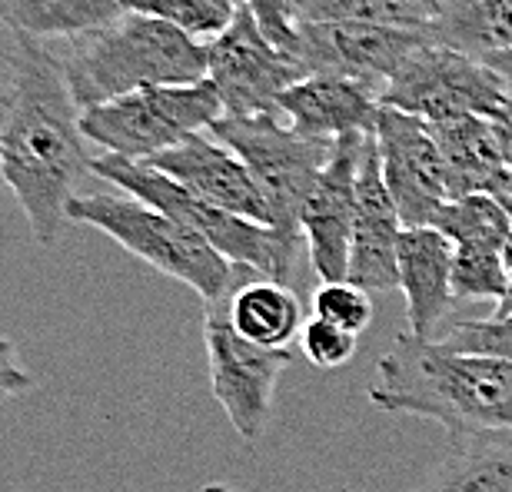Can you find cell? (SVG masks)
<instances>
[{
	"instance_id": "obj_14",
	"label": "cell",
	"mask_w": 512,
	"mask_h": 492,
	"mask_svg": "<svg viewBox=\"0 0 512 492\" xmlns=\"http://www.w3.org/2000/svg\"><path fill=\"white\" fill-rule=\"evenodd\" d=\"M147 163L160 173H167L170 180H177L180 187L197 193L200 200L213 203V207L273 227V210L266 203L263 190L256 187L250 167L243 163L237 150H230L210 130L190 133L183 143L157 153Z\"/></svg>"
},
{
	"instance_id": "obj_24",
	"label": "cell",
	"mask_w": 512,
	"mask_h": 492,
	"mask_svg": "<svg viewBox=\"0 0 512 492\" xmlns=\"http://www.w3.org/2000/svg\"><path fill=\"white\" fill-rule=\"evenodd\" d=\"M303 20H350V24L419 30L433 37L436 14L413 0H306Z\"/></svg>"
},
{
	"instance_id": "obj_1",
	"label": "cell",
	"mask_w": 512,
	"mask_h": 492,
	"mask_svg": "<svg viewBox=\"0 0 512 492\" xmlns=\"http://www.w3.org/2000/svg\"><path fill=\"white\" fill-rule=\"evenodd\" d=\"M80 114L60 60L40 40L14 34L10 84L0 100V177L44 250L64 237L70 203L94 163Z\"/></svg>"
},
{
	"instance_id": "obj_6",
	"label": "cell",
	"mask_w": 512,
	"mask_h": 492,
	"mask_svg": "<svg viewBox=\"0 0 512 492\" xmlns=\"http://www.w3.org/2000/svg\"><path fill=\"white\" fill-rule=\"evenodd\" d=\"M210 133L237 150L250 167L256 187L273 210V227L296 243H303L300 217L323 167L333 157L336 140L303 137L280 114L227 117L210 123Z\"/></svg>"
},
{
	"instance_id": "obj_16",
	"label": "cell",
	"mask_w": 512,
	"mask_h": 492,
	"mask_svg": "<svg viewBox=\"0 0 512 492\" xmlns=\"http://www.w3.org/2000/svg\"><path fill=\"white\" fill-rule=\"evenodd\" d=\"M380 110V90L340 74H306L280 97V117H286L296 133L320 140L373 133Z\"/></svg>"
},
{
	"instance_id": "obj_20",
	"label": "cell",
	"mask_w": 512,
	"mask_h": 492,
	"mask_svg": "<svg viewBox=\"0 0 512 492\" xmlns=\"http://www.w3.org/2000/svg\"><path fill=\"white\" fill-rule=\"evenodd\" d=\"M124 14V0H0V24L34 40H77Z\"/></svg>"
},
{
	"instance_id": "obj_5",
	"label": "cell",
	"mask_w": 512,
	"mask_h": 492,
	"mask_svg": "<svg viewBox=\"0 0 512 492\" xmlns=\"http://www.w3.org/2000/svg\"><path fill=\"white\" fill-rule=\"evenodd\" d=\"M90 173H97L110 187L133 193V197L167 210L170 217L190 223V227L200 230L233 266H243V270H250L256 276L283 280L293 286L296 256H300L303 243L283 237L276 227L243 220L237 213L213 207V203L200 200L197 193L180 187L177 180H170L167 173L150 167L147 160H124V157H117V153H100V157H94V163H90Z\"/></svg>"
},
{
	"instance_id": "obj_10",
	"label": "cell",
	"mask_w": 512,
	"mask_h": 492,
	"mask_svg": "<svg viewBox=\"0 0 512 492\" xmlns=\"http://www.w3.org/2000/svg\"><path fill=\"white\" fill-rule=\"evenodd\" d=\"M303 77L300 60L263 37L247 4L207 44V80L217 87L227 117L280 114V97Z\"/></svg>"
},
{
	"instance_id": "obj_22",
	"label": "cell",
	"mask_w": 512,
	"mask_h": 492,
	"mask_svg": "<svg viewBox=\"0 0 512 492\" xmlns=\"http://www.w3.org/2000/svg\"><path fill=\"white\" fill-rule=\"evenodd\" d=\"M340 492L356 489L340 486ZM413 492H512V443L499 436L463 439V449Z\"/></svg>"
},
{
	"instance_id": "obj_18",
	"label": "cell",
	"mask_w": 512,
	"mask_h": 492,
	"mask_svg": "<svg viewBox=\"0 0 512 492\" xmlns=\"http://www.w3.org/2000/svg\"><path fill=\"white\" fill-rule=\"evenodd\" d=\"M433 133L443 150L453 200L469 193H489L496 177L506 170V143L499 123L489 117H463L433 123Z\"/></svg>"
},
{
	"instance_id": "obj_4",
	"label": "cell",
	"mask_w": 512,
	"mask_h": 492,
	"mask_svg": "<svg viewBox=\"0 0 512 492\" xmlns=\"http://www.w3.org/2000/svg\"><path fill=\"white\" fill-rule=\"evenodd\" d=\"M70 223H84V227L107 233L157 273L190 286L203 306L227 300L233 293L237 266L200 230L133 193H80L70 203Z\"/></svg>"
},
{
	"instance_id": "obj_2",
	"label": "cell",
	"mask_w": 512,
	"mask_h": 492,
	"mask_svg": "<svg viewBox=\"0 0 512 492\" xmlns=\"http://www.w3.org/2000/svg\"><path fill=\"white\" fill-rule=\"evenodd\" d=\"M373 406L443 423L456 439L512 436V360L399 333L376 363Z\"/></svg>"
},
{
	"instance_id": "obj_28",
	"label": "cell",
	"mask_w": 512,
	"mask_h": 492,
	"mask_svg": "<svg viewBox=\"0 0 512 492\" xmlns=\"http://www.w3.org/2000/svg\"><path fill=\"white\" fill-rule=\"evenodd\" d=\"M34 383H37V379L30 376L17 360V346L10 343L4 333H0V403H4V399L20 396V393H27V389H34Z\"/></svg>"
},
{
	"instance_id": "obj_27",
	"label": "cell",
	"mask_w": 512,
	"mask_h": 492,
	"mask_svg": "<svg viewBox=\"0 0 512 492\" xmlns=\"http://www.w3.org/2000/svg\"><path fill=\"white\" fill-rule=\"evenodd\" d=\"M300 353L316 369H336L356 356V333H346L320 316H310L300 330Z\"/></svg>"
},
{
	"instance_id": "obj_15",
	"label": "cell",
	"mask_w": 512,
	"mask_h": 492,
	"mask_svg": "<svg viewBox=\"0 0 512 492\" xmlns=\"http://www.w3.org/2000/svg\"><path fill=\"white\" fill-rule=\"evenodd\" d=\"M399 233H403V217H399L393 193L383 180L376 133H366L360 180H356V217L346 280L370 293L399 290Z\"/></svg>"
},
{
	"instance_id": "obj_7",
	"label": "cell",
	"mask_w": 512,
	"mask_h": 492,
	"mask_svg": "<svg viewBox=\"0 0 512 492\" xmlns=\"http://www.w3.org/2000/svg\"><path fill=\"white\" fill-rule=\"evenodd\" d=\"M223 117V100L210 80L200 84L143 87L80 114V130L90 143L124 160H150L177 147L190 133L210 130Z\"/></svg>"
},
{
	"instance_id": "obj_11",
	"label": "cell",
	"mask_w": 512,
	"mask_h": 492,
	"mask_svg": "<svg viewBox=\"0 0 512 492\" xmlns=\"http://www.w3.org/2000/svg\"><path fill=\"white\" fill-rule=\"evenodd\" d=\"M373 133L383 180L396 200L403 227H433L443 207L453 200L433 123L396 107H383Z\"/></svg>"
},
{
	"instance_id": "obj_33",
	"label": "cell",
	"mask_w": 512,
	"mask_h": 492,
	"mask_svg": "<svg viewBox=\"0 0 512 492\" xmlns=\"http://www.w3.org/2000/svg\"><path fill=\"white\" fill-rule=\"evenodd\" d=\"M240 4H243V0H240Z\"/></svg>"
},
{
	"instance_id": "obj_26",
	"label": "cell",
	"mask_w": 512,
	"mask_h": 492,
	"mask_svg": "<svg viewBox=\"0 0 512 492\" xmlns=\"http://www.w3.org/2000/svg\"><path fill=\"white\" fill-rule=\"evenodd\" d=\"M313 316L360 336L366 326L373 323L370 290H363V286H356L350 280L323 283L320 290L313 293Z\"/></svg>"
},
{
	"instance_id": "obj_23",
	"label": "cell",
	"mask_w": 512,
	"mask_h": 492,
	"mask_svg": "<svg viewBox=\"0 0 512 492\" xmlns=\"http://www.w3.org/2000/svg\"><path fill=\"white\" fill-rule=\"evenodd\" d=\"M433 227L453 240L456 250H506L512 233V217L489 193H469V197L449 200Z\"/></svg>"
},
{
	"instance_id": "obj_9",
	"label": "cell",
	"mask_w": 512,
	"mask_h": 492,
	"mask_svg": "<svg viewBox=\"0 0 512 492\" xmlns=\"http://www.w3.org/2000/svg\"><path fill=\"white\" fill-rule=\"evenodd\" d=\"M203 343H207L213 396L243 443H256L270 423L276 383L293 363V353L270 350L240 336L233 330L223 300L203 310Z\"/></svg>"
},
{
	"instance_id": "obj_8",
	"label": "cell",
	"mask_w": 512,
	"mask_h": 492,
	"mask_svg": "<svg viewBox=\"0 0 512 492\" xmlns=\"http://www.w3.org/2000/svg\"><path fill=\"white\" fill-rule=\"evenodd\" d=\"M512 87L483 57L426 40L406 57L383 90V107H396L426 123L463 117L499 120L506 114Z\"/></svg>"
},
{
	"instance_id": "obj_25",
	"label": "cell",
	"mask_w": 512,
	"mask_h": 492,
	"mask_svg": "<svg viewBox=\"0 0 512 492\" xmlns=\"http://www.w3.org/2000/svg\"><path fill=\"white\" fill-rule=\"evenodd\" d=\"M124 10L167 20L200 44H210L233 24L240 0H124Z\"/></svg>"
},
{
	"instance_id": "obj_21",
	"label": "cell",
	"mask_w": 512,
	"mask_h": 492,
	"mask_svg": "<svg viewBox=\"0 0 512 492\" xmlns=\"http://www.w3.org/2000/svg\"><path fill=\"white\" fill-rule=\"evenodd\" d=\"M433 40L473 57L512 54V0H446Z\"/></svg>"
},
{
	"instance_id": "obj_32",
	"label": "cell",
	"mask_w": 512,
	"mask_h": 492,
	"mask_svg": "<svg viewBox=\"0 0 512 492\" xmlns=\"http://www.w3.org/2000/svg\"><path fill=\"white\" fill-rule=\"evenodd\" d=\"M296 7H300V10H306V0H296Z\"/></svg>"
},
{
	"instance_id": "obj_3",
	"label": "cell",
	"mask_w": 512,
	"mask_h": 492,
	"mask_svg": "<svg viewBox=\"0 0 512 492\" xmlns=\"http://www.w3.org/2000/svg\"><path fill=\"white\" fill-rule=\"evenodd\" d=\"M60 67L77 107L90 110L143 87L200 84L207 80V44L167 20L127 10L114 24L77 37Z\"/></svg>"
},
{
	"instance_id": "obj_19",
	"label": "cell",
	"mask_w": 512,
	"mask_h": 492,
	"mask_svg": "<svg viewBox=\"0 0 512 492\" xmlns=\"http://www.w3.org/2000/svg\"><path fill=\"white\" fill-rule=\"evenodd\" d=\"M227 316L233 330L247 336L250 343L270 346V350H286L293 340H300L303 330V303L290 283L283 280H256L243 283L227 300Z\"/></svg>"
},
{
	"instance_id": "obj_31",
	"label": "cell",
	"mask_w": 512,
	"mask_h": 492,
	"mask_svg": "<svg viewBox=\"0 0 512 492\" xmlns=\"http://www.w3.org/2000/svg\"><path fill=\"white\" fill-rule=\"evenodd\" d=\"M200 492H240V489H233V486H227V483H207Z\"/></svg>"
},
{
	"instance_id": "obj_12",
	"label": "cell",
	"mask_w": 512,
	"mask_h": 492,
	"mask_svg": "<svg viewBox=\"0 0 512 492\" xmlns=\"http://www.w3.org/2000/svg\"><path fill=\"white\" fill-rule=\"evenodd\" d=\"M429 34L376 24H350V20H303L296 60L306 74H340L383 90L396 70L416 47H423Z\"/></svg>"
},
{
	"instance_id": "obj_13",
	"label": "cell",
	"mask_w": 512,
	"mask_h": 492,
	"mask_svg": "<svg viewBox=\"0 0 512 492\" xmlns=\"http://www.w3.org/2000/svg\"><path fill=\"white\" fill-rule=\"evenodd\" d=\"M363 147H366V133L336 137L333 157L323 167L300 217L306 260H310L313 273L323 283L346 280V273H350L356 180H360Z\"/></svg>"
},
{
	"instance_id": "obj_30",
	"label": "cell",
	"mask_w": 512,
	"mask_h": 492,
	"mask_svg": "<svg viewBox=\"0 0 512 492\" xmlns=\"http://www.w3.org/2000/svg\"><path fill=\"white\" fill-rule=\"evenodd\" d=\"M503 266H506V276H509V296H512V233L506 240V250H503ZM506 296V300H509Z\"/></svg>"
},
{
	"instance_id": "obj_17",
	"label": "cell",
	"mask_w": 512,
	"mask_h": 492,
	"mask_svg": "<svg viewBox=\"0 0 512 492\" xmlns=\"http://www.w3.org/2000/svg\"><path fill=\"white\" fill-rule=\"evenodd\" d=\"M399 290L406 296L409 333L433 340L456 300V246L439 227H403L399 233Z\"/></svg>"
},
{
	"instance_id": "obj_29",
	"label": "cell",
	"mask_w": 512,
	"mask_h": 492,
	"mask_svg": "<svg viewBox=\"0 0 512 492\" xmlns=\"http://www.w3.org/2000/svg\"><path fill=\"white\" fill-rule=\"evenodd\" d=\"M489 67L493 70H499L503 74V80L512 87V54H489V57H483Z\"/></svg>"
}]
</instances>
